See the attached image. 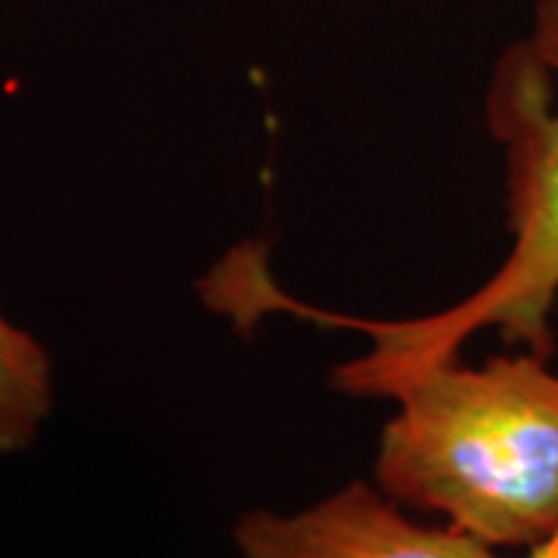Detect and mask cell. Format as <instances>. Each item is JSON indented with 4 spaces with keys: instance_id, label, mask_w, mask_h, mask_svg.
I'll return each mask as SVG.
<instances>
[{
    "instance_id": "1",
    "label": "cell",
    "mask_w": 558,
    "mask_h": 558,
    "mask_svg": "<svg viewBox=\"0 0 558 558\" xmlns=\"http://www.w3.org/2000/svg\"><path fill=\"white\" fill-rule=\"evenodd\" d=\"M385 398L373 481L403 509L440 515L494 549H534L558 531V373L521 351L459 357L400 376Z\"/></svg>"
},
{
    "instance_id": "2",
    "label": "cell",
    "mask_w": 558,
    "mask_h": 558,
    "mask_svg": "<svg viewBox=\"0 0 558 558\" xmlns=\"http://www.w3.org/2000/svg\"><path fill=\"white\" fill-rule=\"evenodd\" d=\"M553 69L531 40L509 47L497 62L487 94L490 134L506 153V215L512 248L472 295L410 319H363L329 314L277 292L267 274H245L258 282L255 295H230L236 311H289L326 326H351L369 339V351L336 366L332 385L354 398H385V391L418 366L459 357L462 344L484 329H497L509 344L549 357L556 351L553 311L558 301V102Z\"/></svg>"
},
{
    "instance_id": "3",
    "label": "cell",
    "mask_w": 558,
    "mask_h": 558,
    "mask_svg": "<svg viewBox=\"0 0 558 558\" xmlns=\"http://www.w3.org/2000/svg\"><path fill=\"white\" fill-rule=\"evenodd\" d=\"M233 546L240 558H515L447 521H416L376 481H348L299 512L248 509Z\"/></svg>"
},
{
    "instance_id": "4",
    "label": "cell",
    "mask_w": 558,
    "mask_h": 558,
    "mask_svg": "<svg viewBox=\"0 0 558 558\" xmlns=\"http://www.w3.org/2000/svg\"><path fill=\"white\" fill-rule=\"evenodd\" d=\"M53 360L32 332L0 314V457L35 447L53 416Z\"/></svg>"
},
{
    "instance_id": "5",
    "label": "cell",
    "mask_w": 558,
    "mask_h": 558,
    "mask_svg": "<svg viewBox=\"0 0 558 558\" xmlns=\"http://www.w3.org/2000/svg\"><path fill=\"white\" fill-rule=\"evenodd\" d=\"M531 47L553 72H558V0H539L534 10V32Z\"/></svg>"
},
{
    "instance_id": "6",
    "label": "cell",
    "mask_w": 558,
    "mask_h": 558,
    "mask_svg": "<svg viewBox=\"0 0 558 558\" xmlns=\"http://www.w3.org/2000/svg\"><path fill=\"white\" fill-rule=\"evenodd\" d=\"M524 558H558V531L553 534V537L543 539L539 546L527 549V553H524Z\"/></svg>"
}]
</instances>
